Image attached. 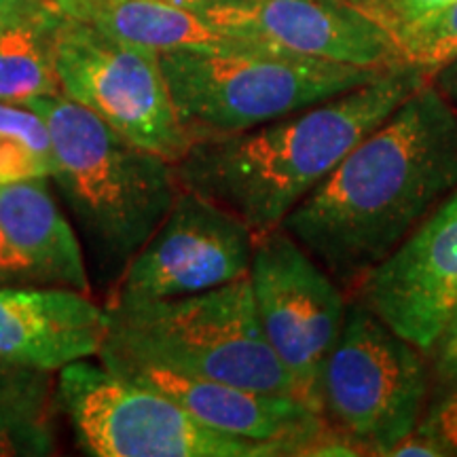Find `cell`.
I'll return each mask as SVG.
<instances>
[{
    "label": "cell",
    "instance_id": "1",
    "mask_svg": "<svg viewBox=\"0 0 457 457\" xmlns=\"http://www.w3.org/2000/svg\"><path fill=\"white\" fill-rule=\"evenodd\" d=\"M457 188V111L421 85L286 216L347 295Z\"/></svg>",
    "mask_w": 457,
    "mask_h": 457
},
{
    "label": "cell",
    "instance_id": "2",
    "mask_svg": "<svg viewBox=\"0 0 457 457\" xmlns=\"http://www.w3.org/2000/svg\"><path fill=\"white\" fill-rule=\"evenodd\" d=\"M428 81L424 71L403 64L259 128L197 138L176 163V176L182 188L236 214L256 236L267 233Z\"/></svg>",
    "mask_w": 457,
    "mask_h": 457
},
{
    "label": "cell",
    "instance_id": "3",
    "mask_svg": "<svg viewBox=\"0 0 457 457\" xmlns=\"http://www.w3.org/2000/svg\"><path fill=\"white\" fill-rule=\"evenodd\" d=\"M54 142V174L98 276L117 282L180 193L176 165L131 145L66 96L26 102Z\"/></svg>",
    "mask_w": 457,
    "mask_h": 457
},
{
    "label": "cell",
    "instance_id": "4",
    "mask_svg": "<svg viewBox=\"0 0 457 457\" xmlns=\"http://www.w3.org/2000/svg\"><path fill=\"white\" fill-rule=\"evenodd\" d=\"M104 313L100 352L303 400L267 341L248 276L195 295L111 305Z\"/></svg>",
    "mask_w": 457,
    "mask_h": 457
},
{
    "label": "cell",
    "instance_id": "5",
    "mask_svg": "<svg viewBox=\"0 0 457 457\" xmlns=\"http://www.w3.org/2000/svg\"><path fill=\"white\" fill-rule=\"evenodd\" d=\"M159 60L191 142L259 128L390 71L313 60L248 41L163 51Z\"/></svg>",
    "mask_w": 457,
    "mask_h": 457
},
{
    "label": "cell",
    "instance_id": "6",
    "mask_svg": "<svg viewBox=\"0 0 457 457\" xmlns=\"http://www.w3.org/2000/svg\"><path fill=\"white\" fill-rule=\"evenodd\" d=\"M432 398L426 352L352 299L318 379V411L358 455H390L411 436Z\"/></svg>",
    "mask_w": 457,
    "mask_h": 457
},
{
    "label": "cell",
    "instance_id": "7",
    "mask_svg": "<svg viewBox=\"0 0 457 457\" xmlns=\"http://www.w3.org/2000/svg\"><path fill=\"white\" fill-rule=\"evenodd\" d=\"M55 403L79 447L94 457L290 455L282 445L216 432L165 394L123 379L89 358L57 370Z\"/></svg>",
    "mask_w": 457,
    "mask_h": 457
},
{
    "label": "cell",
    "instance_id": "8",
    "mask_svg": "<svg viewBox=\"0 0 457 457\" xmlns=\"http://www.w3.org/2000/svg\"><path fill=\"white\" fill-rule=\"evenodd\" d=\"M66 98L100 117L131 145L179 163L191 146L155 49L125 43L83 20L64 17L54 38Z\"/></svg>",
    "mask_w": 457,
    "mask_h": 457
},
{
    "label": "cell",
    "instance_id": "9",
    "mask_svg": "<svg viewBox=\"0 0 457 457\" xmlns=\"http://www.w3.org/2000/svg\"><path fill=\"white\" fill-rule=\"evenodd\" d=\"M248 278L267 341L318 411L320 370L339 339L350 295L282 227L256 236Z\"/></svg>",
    "mask_w": 457,
    "mask_h": 457
},
{
    "label": "cell",
    "instance_id": "10",
    "mask_svg": "<svg viewBox=\"0 0 457 457\" xmlns=\"http://www.w3.org/2000/svg\"><path fill=\"white\" fill-rule=\"evenodd\" d=\"M256 233L199 193L180 188L151 239L106 293L104 307L174 299L250 273Z\"/></svg>",
    "mask_w": 457,
    "mask_h": 457
},
{
    "label": "cell",
    "instance_id": "11",
    "mask_svg": "<svg viewBox=\"0 0 457 457\" xmlns=\"http://www.w3.org/2000/svg\"><path fill=\"white\" fill-rule=\"evenodd\" d=\"M98 358L114 375L165 394L204 426L227 436L282 445L290 455H358L299 398L182 375L117 353L100 352Z\"/></svg>",
    "mask_w": 457,
    "mask_h": 457
},
{
    "label": "cell",
    "instance_id": "12",
    "mask_svg": "<svg viewBox=\"0 0 457 457\" xmlns=\"http://www.w3.org/2000/svg\"><path fill=\"white\" fill-rule=\"evenodd\" d=\"M239 41L362 68L403 66L390 32L350 0H216L197 9Z\"/></svg>",
    "mask_w": 457,
    "mask_h": 457
},
{
    "label": "cell",
    "instance_id": "13",
    "mask_svg": "<svg viewBox=\"0 0 457 457\" xmlns=\"http://www.w3.org/2000/svg\"><path fill=\"white\" fill-rule=\"evenodd\" d=\"M350 296L428 356L457 310V188Z\"/></svg>",
    "mask_w": 457,
    "mask_h": 457
},
{
    "label": "cell",
    "instance_id": "14",
    "mask_svg": "<svg viewBox=\"0 0 457 457\" xmlns=\"http://www.w3.org/2000/svg\"><path fill=\"white\" fill-rule=\"evenodd\" d=\"M106 341L104 305L55 286H0V358L57 373L98 356Z\"/></svg>",
    "mask_w": 457,
    "mask_h": 457
},
{
    "label": "cell",
    "instance_id": "15",
    "mask_svg": "<svg viewBox=\"0 0 457 457\" xmlns=\"http://www.w3.org/2000/svg\"><path fill=\"white\" fill-rule=\"evenodd\" d=\"M0 286H55L91 295L81 237L47 179L0 185Z\"/></svg>",
    "mask_w": 457,
    "mask_h": 457
},
{
    "label": "cell",
    "instance_id": "16",
    "mask_svg": "<svg viewBox=\"0 0 457 457\" xmlns=\"http://www.w3.org/2000/svg\"><path fill=\"white\" fill-rule=\"evenodd\" d=\"M87 21L119 41L142 45L157 54L225 47L239 41L216 30L197 11L168 0H94Z\"/></svg>",
    "mask_w": 457,
    "mask_h": 457
},
{
    "label": "cell",
    "instance_id": "17",
    "mask_svg": "<svg viewBox=\"0 0 457 457\" xmlns=\"http://www.w3.org/2000/svg\"><path fill=\"white\" fill-rule=\"evenodd\" d=\"M64 17L49 4L0 24V100L26 104L64 96L54 54L55 30Z\"/></svg>",
    "mask_w": 457,
    "mask_h": 457
},
{
    "label": "cell",
    "instance_id": "18",
    "mask_svg": "<svg viewBox=\"0 0 457 457\" xmlns=\"http://www.w3.org/2000/svg\"><path fill=\"white\" fill-rule=\"evenodd\" d=\"M54 142L34 108L0 100V185L51 179Z\"/></svg>",
    "mask_w": 457,
    "mask_h": 457
},
{
    "label": "cell",
    "instance_id": "19",
    "mask_svg": "<svg viewBox=\"0 0 457 457\" xmlns=\"http://www.w3.org/2000/svg\"><path fill=\"white\" fill-rule=\"evenodd\" d=\"M55 387L0 400V457L55 455Z\"/></svg>",
    "mask_w": 457,
    "mask_h": 457
},
{
    "label": "cell",
    "instance_id": "20",
    "mask_svg": "<svg viewBox=\"0 0 457 457\" xmlns=\"http://www.w3.org/2000/svg\"><path fill=\"white\" fill-rule=\"evenodd\" d=\"M392 38L404 64L420 68L432 79L457 60V0L394 28Z\"/></svg>",
    "mask_w": 457,
    "mask_h": 457
},
{
    "label": "cell",
    "instance_id": "21",
    "mask_svg": "<svg viewBox=\"0 0 457 457\" xmlns=\"http://www.w3.org/2000/svg\"><path fill=\"white\" fill-rule=\"evenodd\" d=\"M428 360L432 370V400L457 392V310L428 352Z\"/></svg>",
    "mask_w": 457,
    "mask_h": 457
},
{
    "label": "cell",
    "instance_id": "22",
    "mask_svg": "<svg viewBox=\"0 0 457 457\" xmlns=\"http://www.w3.org/2000/svg\"><path fill=\"white\" fill-rule=\"evenodd\" d=\"M350 3L362 9L364 13H369L375 21H379L392 37L394 28L420 15L430 13L434 9H441L451 0H350Z\"/></svg>",
    "mask_w": 457,
    "mask_h": 457
},
{
    "label": "cell",
    "instance_id": "23",
    "mask_svg": "<svg viewBox=\"0 0 457 457\" xmlns=\"http://www.w3.org/2000/svg\"><path fill=\"white\" fill-rule=\"evenodd\" d=\"M417 430L441 443L449 455H457V392L432 400Z\"/></svg>",
    "mask_w": 457,
    "mask_h": 457
},
{
    "label": "cell",
    "instance_id": "24",
    "mask_svg": "<svg viewBox=\"0 0 457 457\" xmlns=\"http://www.w3.org/2000/svg\"><path fill=\"white\" fill-rule=\"evenodd\" d=\"M54 387L55 381L51 379V373L17 367V364H11L0 358V400L54 390Z\"/></svg>",
    "mask_w": 457,
    "mask_h": 457
},
{
    "label": "cell",
    "instance_id": "25",
    "mask_svg": "<svg viewBox=\"0 0 457 457\" xmlns=\"http://www.w3.org/2000/svg\"><path fill=\"white\" fill-rule=\"evenodd\" d=\"M392 457H407V455H424V457H447L449 451L441 443L434 441L428 434L415 430L411 436L400 441L396 447L390 451Z\"/></svg>",
    "mask_w": 457,
    "mask_h": 457
},
{
    "label": "cell",
    "instance_id": "26",
    "mask_svg": "<svg viewBox=\"0 0 457 457\" xmlns=\"http://www.w3.org/2000/svg\"><path fill=\"white\" fill-rule=\"evenodd\" d=\"M434 87L447 98V102L457 111V60L451 62L445 68H441L434 77L430 79Z\"/></svg>",
    "mask_w": 457,
    "mask_h": 457
},
{
    "label": "cell",
    "instance_id": "27",
    "mask_svg": "<svg viewBox=\"0 0 457 457\" xmlns=\"http://www.w3.org/2000/svg\"><path fill=\"white\" fill-rule=\"evenodd\" d=\"M49 4L51 3H47V0H0V24L15 20V17L34 13V11H41Z\"/></svg>",
    "mask_w": 457,
    "mask_h": 457
},
{
    "label": "cell",
    "instance_id": "28",
    "mask_svg": "<svg viewBox=\"0 0 457 457\" xmlns=\"http://www.w3.org/2000/svg\"><path fill=\"white\" fill-rule=\"evenodd\" d=\"M47 3L54 4L55 9H60L66 17L87 21L94 0H47Z\"/></svg>",
    "mask_w": 457,
    "mask_h": 457
},
{
    "label": "cell",
    "instance_id": "29",
    "mask_svg": "<svg viewBox=\"0 0 457 457\" xmlns=\"http://www.w3.org/2000/svg\"><path fill=\"white\" fill-rule=\"evenodd\" d=\"M168 3H174V4H180V7H187V9H202L205 4H212L216 0H168Z\"/></svg>",
    "mask_w": 457,
    "mask_h": 457
}]
</instances>
